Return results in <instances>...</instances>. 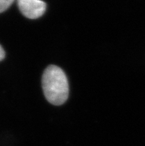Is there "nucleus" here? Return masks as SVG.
<instances>
[{
	"mask_svg": "<svg viewBox=\"0 0 145 146\" xmlns=\"http://www.w3.org/2000/svg\"><path fill=\"white\" fill-rule=\"evenodd\" d=\"M42 88L48 102L60 106L68 100L69 85L66 75L56 65L48 67L42 76Z\"/></svg>",
	"mask_w": 145,
	"mask_h": 146,
	"instance_id": "f257e3e1",
	"label": "nucleus"
},
{
	"mask_svg": "<svg viewBox=\"0 0 145 146\" xmlns=\"http://www.w3.org/2000/svg\"><path fill=\"white\" fill-rule=\"evenodd\" d=\"M19 9L23 16L35 19L41 17L46 11V3L42 0H17Z\"/></svg>",
	"mask_w": 145,
	"mask_h": 146,
	"instance_id": "f03ea898",
	"label": "nucleus"
},
{
	"mask_svg": "<svg viewBox=\"0 0 145 146\" xmlns=\"http://www.w3.org/2000/svg\"><path fill=\"white\" fill-rule=\"evenodd\" d=\"M14 0H0V13H2L8 8Z\"/></svg>",
	"mask_w": 145,
	"mask_h": 146,
	"instance_id": "7ed1b4c3",
	"label": "nucleus"
},
{
	"mask_svg": "<svg viewBox=\"0 0 145 146\" xmlns=\"http://www.w3.org/2000/svg\"><path fill=\"white\" fill-rule=\"evenodd\" d=\"M5 54L4 49L2 48V47L0 45V61L2 60V59L5 58Z\"/></svg>",
	"mask_w": 145,
	"mask_h": 146,
	"instance_id": "20e7f679",
	"label": "nucleus"
}]
</instances>
